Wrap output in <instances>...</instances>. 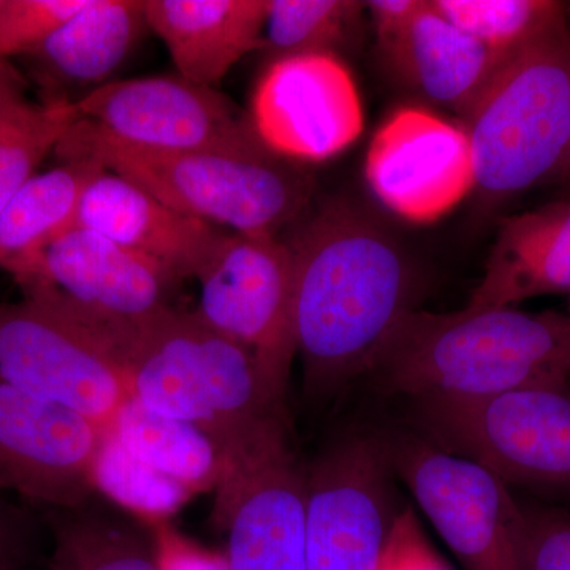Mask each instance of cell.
I'll return each mask as SVG.
<instances>
[{"label":"cell","instance_id":"obj_1","mask_svg":"<svg viewBox=\"0 0 570 570\" xmlns=\"http://www.w3.org/2000/svg\"><path fill=\"white\" fill-rule=\"evenodd\" d=\"M281 238L294 258L305 392L325 401L367 374L393 326L415 309L417 272L387 227L348 197L311 205Z\"/></svg>","mask_w":570,"mask_h":570},{"label":"cell","instance_id":"obj_2","mask_svg":"<svg viewBox=\"0 0 570 570\" xmlns=\"http://www.w3.org/2000/svg\"><path fill=\"white\" fill-rule=\"evenodd\" d=\"M367 376L379 392L412 400L570 381V313L532 314L512 306H466L449 314L412 309L385 337Z\"/></svg>","mask_w":570,"mask_h":570},{"label":"cell","instance_id":"obj_3","mask_svg":"<svg viewBox=\"0 0 570 570\" xmlns=\"http://www.w3.org/2000/svg\"><path fill=\"white\" fill-rule=\"evenodd\" d=\"M116 356L134 400L205 431L223 469L288 430L285 401L268 387L255 356L195 313L171 307L127 337Z\"/></svg>","mask_w":570,"mask_h":570},{"label":"cell","instance_id":"obj_4","mask_svg":"<svg viewBox=\"0 0 570 570\" xmlns=\"http://www.w3.org/2000/svg\"><path fill=\"white\" fill-rule=\"evenodd\" d=\"M63 160H92L176 212L247 235L281 236L311 208L314 178L272 149L159 153L112 140L78 119L56 146Z\"/></svg>","mask_w":570,"mask_h":570},{"label":"cell","instance_id":"obj_5","mask_svg":"<svg viewBox=\"0 0 570 570\" xmlns=\"http://www.w3.org/2000/svg\"><path fill=\"white\" fill-rule=\"evenodd\" d=\"M461 126L480 202L493 208L564 170L570 149V29L554 22L510 56Z\"/></svg>","mask_w":570,"mask_h":570},{"label":"cell","instance_id":"obj_6","mask_svg":"<svg viewBox=\"0 0 570 570\" xmlns=\"http://www.w3.org/2000/svg\"><path fill=\"white\" fill-rule=\"evenodd\" d=\"M414 401L420 425L439 448L505 483L570 494V381Z\"/></svg>","mask_w":570,"mask_h":570},{"label":"cell","instance_id":"obj_7","mask_svg":"<svg viewBox=\"0 0 570 570\" xmlns=\"http://www.w3.org/2000/svg\"><path fill=\"white\" fill-rule=\"evenodd\" d=\"M18 281L92 333L115 354L119 344L163 316L178 283L163 265L86 228L52 239Z\"/></svg>","mask_w":570,"mask_h":570},{"label":"cell","instance_id":"obj_8","mask_svg":"<svg viewBox=\"0 0 570 570\" xmlns=\"http://www.w3.org/2000/svg\"><path fill=\"white\" fill-rule=\"evenodd\" d=\"M393 475L466 570H523L524 520L508 483L428 438L381 436Z\"/></svg>","mask_w":570,"mask_h":570},{"label":"cell","instance_id":"obj_9","mask_svg":"<svg viewBox=\"0 0 570 570\" xmlns=\"http://www.w3.org/2000/svg\"><path fill=\"white\" fill-rule=\"evenodd\" d=\"M195 279L200 295L194 313L246 347L285 401L296 340L294 258L284 239L223 232Z\"/></svg>","mask_w":570,"mask_h":570},{"label":"cell","instance_id":"obj_10","mask_svg":"<svg viewBox=\"0 0 570 570\" xmlns=\"http://www.w3.org/2000/svg\"><path fill=\"white\" fill-rule=\"evenodd\" d=\"M0 381L111 431L130 395L110 348L37 295L0 303Z\"/></svg>","mask_w":570,"mask_h":570},{"label":"cell","instance_id":"obj_11","mask_svg":"<svg viewBox=\"0 0 570 570\" xmlns=\"http://www.w3.org/2000/svg\"><path fill=\"white\" fill-rule=\"evenodd\" d=\"M82 121L112 140L159 153L269 149L249 112L216 88L174 77L111 81L75 102Z\"/></svg>","mask_w":570,"mask_h":570},{"label":"cell","instance_id":"obj_12","mask_svg":"<svg viewBox=\"0 0 570 570\" xmlns=\"http://www.w3.org/2000/svg\"><path fill=\"white\" fill-rule=\"evenodd\" d=\"M381 436L355 434L306 469V570H376L393 510Z\"/></svg>","mask_w":570,"mask_h":570},{"label":"cell","instance_id":"obj_13","mask_svg":"<svg viewBox=\"0 0 570 570\" xmlns=\"http://www.w3.org/2000/svg\"><path fill=\"white\" fill-rule=\"evenodd\" d=\"M306 501L288 430L225 466L213 517L227 532L228 570H306Z\"/></svg>","mask_w":570,"mask_h":570},{"label":"cell","instance_id":"obj_14","mask_svg":"<svg viewBox=\"0 0 570 570\" xmlns=\"http://www.w3.org/2000/svg\"><path fill=\"white\" fill-rule=\"evenodd\" d=\"M249 118L277 156L324 163L358 140L365 115L354 78L336 55L285 56L255 82Z\"/></svg>","mask_w":570,"mask_h":570},{"label":"cell","instance_id":"obj_15","mask_svg":"<svg viewBox=\"0 0 570 570\" xmlns=\"http://www.w3.org/2000/svg\"><path fill=\"white\" fill-rule=\"evenodd\" d=\"M365 178L401 219L436 223L475 189L466 130L426 108H397L370 142Z\"/></svg>","mask_w":570,"mask_h":570},{"label":"cell","instance_id":"obj_16","mask_svg":"<svg viewBox=\"0 0 570 570\" xmlns=\"http://www.w3.org/2000/svg\"><path fill=\"white\" fill-rule=\"evenodd\" d=\"M107 431L70 409L0 381V489L50 510L92 498L94 463Z\"/></svg>","mask_w":570,"mask_h":570},{"label":"cell","instance_id":"obj_17","mask_svg":"<svg viewBox=\"0 0 570 570\" xmlns=\"http://www.w3.org/2000/svg\"><path fill=\"white\" fill-rule=\"evenodd\" d=\"M73 227L96 232L145 255L179 281L195 279L224 232L176 212L137 184L107 170L82 193Z\"/></svg>","mask_w":570,"mask_h":570},{"label":"cell","instance_id":"obj_18","mask_svg":"<svg viewBox=\"0 0 570 570\" xmlns=\"http://www.w3.org/2000/svg\"><path fill=\"white\" fill-rule=\"evenodd\" d=\"M377 48L396 81L461 119L508 59L460 31L428 0L406 26L377 39Z\"/></svg>","mask_w":570,"mask_h":570},{"label":"cell","instance_id":"obj_19","mask_svg":"<svg viewBox=\"0 0 570 570\" xmlns=\"http://www.w3.org/2000/svg\"><path fill=\"white\" fill-rule=\"evenodd\" d=\"M146 29L145 0H88L26 55L45 102L75 104L111 82Z\"/></svg>","mask_w":570,"mask_h":570},{"label":"cell","instance_id":"obj_20","mask_svg":"<svg viewBox=\"0 0 570 570\" xmlns=\"http://www.w3.org/2000/svg\"><path fill=\"white\" fill-rule=\"evenodd\" d=\"M269 0H145L149 31L179 77L216 88L236 62L262 50Z\"/></svg>","mask_w":570,"mask_h":570},{"label":"cell","instance_id":"obj_21","mask_svg":"<svg viewBox=\"0 0 570 570\" xmlns=\"http://www.w3.org/2000/svg\"><path fill=\"white\" fill-rule=\"evenodd\" d=\"M551 294H570V202L502 220L468 306H512Z\"/></svg>","mask_w":570,"mask_h":570},{"label":"cell","instance_id":"obj_22","mask_svg":"<svg viewBox=\"0 0 570 570\" xmlns=\"http://www.w3.org/2000/svg\"><path fill=\"white\" fill-rule=\"evenodd\" d=\"M104 170L92 160H63L33 175L0 213V266L17 276L52 239L73 228L82 193Z\"/></svg>","mask_w":570,"mask_h":570},{"label":"cell","instance_id":"obj_23","mask_svg":"<svg viewBox=\"0 0 570 570\" xmlns=\"http://www.w3.org/2000/svg\"><path fill=\"white\" fill-rule=\"evenodd\" d=\"M111 431L138 460L193 493L216 489L223 455L213 439L193 423L154 412L130 397Z\"/></svg>","mask_w":570,"mask_h":570},{"label":"cell","instance_id":"obj_24","mask_svg":"<svg viewBox=\"0 0 570 570\" xmlns=\"http://www.w3.org/2000/svg\"><path fill=\"white\" fill-rule=\"evenodd\" d=\"M86 505L51 510V570H160L156 535Z\"/></svg>","mask_w":570,"mask_h":570},{"label":"cell","instance_id":"obj_25","mask_svg":"<svg viewBox=\"0 0 570 570\" xmlns=\"http://www.w3.org/2000/svg\"><path fill=\"white\" fill-rule=\"evenodd\" d=\"M366 2L358 0H269L264 45L269 61L285 56L336 55L358 31Z\"/></svg>","mask_w":570,"mask_h":570},{"label":"cell","instance_id":"obj_26","mask_svg":"<svg viewBox=\"0 0 570 570\" xmlns=\"http://www.w3.org/2000/svg\"><path fill=\"white\" fill-rule=\"evenodd\" d=\"M431 9L483 47L510 58L566 18L554 0H428Z\"/></svg>","mask_w":570,"mask_h":570},{"label":"cell","instance_id":"obj_27","mask_svg":"<svg viewBox=\"0 0 570 570\" xmlns=\"http://www.w3.org/2000/svg\"><path fill=\"white\" fill-rule=\"evenodd\" d=\"M80 119L75 104H26L0 121V213Z\"/></svg>","mask_w":570,"mask_h":570},{"label":"cell","instance_id":"obj_28","mask_svg":"<svg viewBox=\"0 0 570 570\" xmlns=\"http://www.w3.org/2000/svg\"><path fill=\"white\" fill-rule=\"evenodd\" d=\"M94 485L96 491L124 508L156 519L171 515L194 494L138 460L115 431L105 433L97 452Z\"/></svg>","mask_w":570,"mask_h":570},{"label":"cell","instance_id":"obj_29","mask_svg":"<svg viewBox=\"0 0 570 570\" xmlns=\"http://www.w3.org/2000/svg\"><path fill=\"white\" fill-rule=\"evenodd\" d=\"M86 2L88 0H6L0 10V61L39 48Z\"/></svg>","mask_w":570,"mask_h":570},{"label":"cell","instance_id":"obj_30","mask_svg":"<svg viewBox=\"0 0 570 570\" xmlns=\"http://www.w3.org/2000/svg\"><path fill=\"white\" fill-rule=\"evenodd\" d=\"M523 570H570V510L523 505Z\"/></svg>","mask_w":570,"mask_h":570},{"label":"cell","instance_id":"obj_31","mask_svg":"<svg viewBox=\"0 0 570 570\" xmlns=\"http://www.w3.org/2000/svg\"><path fill=\"white\" fill-rule=\"evenodd\" d=\"M376 570H452L434 550L414 510L396 512L390 524Z\"/></svg>","mask_w":570,"mask_h":570},{"label":"cell","instance_id":"obj_32","mask_svg":"<svg viewBox=\"0 0 570 570\" xmlns=\"http://www.w3.org/2000/svg\"><path fill=\"white\" fill-rule=\"evenodd\" d=\"M156 542L160 570H228L225 557L198 549L174 532L160 530Z\"/></svg>","mask_w":570,"mask_h":570},{"label":"cell","instance_id":"obj_33","mask_svg":"<svg viewBox=\"0 0 570 570\" xmlns=\"http://www.w3.org/2000/svg\"><path fill=\"white\" fill-rule=\"evenodd\" d=\"M20 510L0 499V570H21L26 553V524Z\"/></svg>","mask_w":570,"mask_h":570},{"label":"cell","instance_id":"obj_34","mask_svg":"<svg viewBox=\"0 0 570 570\" xmlns=\"http://www.w3.org/2000/svg\"><path fill=\"white\" fill-rule=\"evenodd\" d=\"M425 0H370V11L376 39L390 36L406 26L422 10Z\"/></svg>","mask_w":570,"mask_h":570},{"label":"cell","instance_id":"obj_35","mask_svg":"<svg viewBox=\"0 0 570 570\" xmlns=\"http://www.w3.org/2000/svg\"><path fill=\"white\" fill-rule=\"evenodd\" d=\"M29 104L24 97V85L7 61H0V118Z\"/></svg>","mask_w":570,"mask_h":570},{"label":"cell","instance_id":"obj_36","mask_svg":"<svg viewBox=\"0 0 570 570\" xmlns=\"http://www.w3.org/2000/svg\"><path fill=\"white\" fill-rule=\"evenodd\" d=\"M564 170L570 171V149H569L568 160H566Z\"/></svg>","mask_w":570,"mask_h":570},{"label":"cell","instance_id":"obj_37","mask_svg":"<svg viewBox=\"0 0 570 570\" xmlns=\"http://www.w3.org/2000/svg\"><path fill=\"white\" fill-rule=\"evenodd\" d=\"M3 3H6V0H0V10L3 9Z\"/></svg>","mask_w":570,"mask_h":570},{"label":"cell","instance_id":"obj_38","mask_svg":"<svg viewBox=\"0 0 570 570\" xmlns=\"http://www.w3.org/2000/svg\"><path fill=\"white\" fill-rule=\"evenodd\" d=\"M22 107H24V105H22ZM20 108H21V107H20ZM14 111H17V110H14ZM11 112H13V111H11ZM11 112H9V115H11ZM9 115L2 116V118H0V121H2V119H3V118H7V116H9Z\"/></svg>","mask_w":570,"mask_h":570},{"label":"cell","instance_id":"obj_39","mask_svg":"<svg viewBox=\"0 0 570 570\" xmlns=\"http://www.w3.org/2000/svg\"><path fill=\"white\" fill-rule=\"evenodd\" d=\"M568 11H570V3H569V7H568Z\"/></svg>","mask_w":570,"mask_h":570},{"label":"cell","instance_id":"obj_40","mask_svg":"<svg viewBox=\"0 0 570 570\" xmlns=\"http://www.w3.org/2000/svg\"><path fill=\"white\" fill-rule=\"evenodd\" d=\"M569 295H570V294H569ZM569 307H570V302H569ZM569 313H570V311H569Z\"/></svg>","mask_w":570,"mask_h":570}]
</instances>
